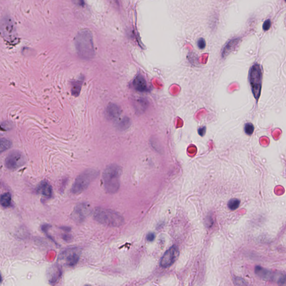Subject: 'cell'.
I'll list each match as a JSON object with an SVG mask.
<instances>
[{"label": "cell", "instance_id": "6da1fadb", "mask_svg": "<svg viewBox=\"0 0 286 286\" xmlns=\"http://www.w3.org/2000/svg\"><path fill=\"white\" fill-rule=\"evenodd\" d=\"M74 43L77 53L82 59L87 60L93 57L95 50L91 31L88 30L79 31L76 36Z\"/></svg>", "mask_w": 286, "mask_h": 286}, {"label": "cell", "instance_id": "7a4b0ae2", "mask_svg": "<svg viewBox=\"0 0 286 286\" xmlns=\"http://www.w3.org/2000/svg\"><path fill=\"white\" fill-rule=\"evenodd\" d=\"M92 216L97 222L110 227H120L125 222L123 216L113 209L96 208L92 211Z\"/></svg>", "mask_w": 286, "mask_h": 286}, {"label": "cell", "instance_id": "3957f363", "mask_svg": "<svg viewBox=\"0 0 286 286\" xmlns=\"http://www.w3.org/2000/svg\"><path fill=\"white\" fill-rule=\"evenodd\" d=\"M122 169L117 164H112L107 166L102 174L103 186L106 191L114 194L119 191Z\"/></svg>", "mask_w": 286, "mask_h": 286}, {"label": "cell", "instance_id": "277c9868", "mask_svg": "<svg viewBox=\"0 0 286 286\" xmlns=\"http://www.w3.org/2000/svg\"><path fill=\"white\" fill-rule=\"evenodd\" d=\"M98 176V172L93 169H88L83 172L76 179L72 187V193L74 194H80L89 186Z\"/></svg>", "mask_w": 286, "mask_h": 286}, {"label": "cell", "instance_id": "5b68a950", "mask_svg": "<svg viewBox=\"0 0 286 286\" xmlns=\"http://www.w3.org/2000/svg\"><path fill=\"white\" fill-rule=\"evenodd\" d=\"M1 34L5 40L11 44L18 43V34L13 21L8 16L3 18L0 21Z\"/></svg>", "mask_w": 286, "mask_h": 286}, {"label": "cell", "instance_id": "8992f818", "mask_svg": "<svg viewBox=\"0 0 286 286\" xmlns=\"http://www.w3.org/2000/svg\"><path fill=\"white\" fill-rule=\"evenodd\" d=\"M262 74L260 66L258 64L253 65L249 73V81L253 96L258 100L261 96L262 89Z\"/></svg>", "mask_w": 286, "mask_h": 286}, {"label": "cell", "instance_id": "52a82bcc", "mask_svg": "<svg viewBox=\"0 0 286 286\" xmlns=\"http://www.w3.org/2000/svg\"><path fill=\"white\" fill-rule=\"evenodd\" d=\"M81 250L78 248H70L62 252L58 258L60 263L68 267H73L78 262Z\"/></svg>", "mask_w": 286, "mask_h": 286}, {"label": "cell", "instance_id": "ba28073f", "mask_svg": "<svg viewBox=\"0 0 286 286\" xmlns=\"http://www.w3.org/2000/svg\"><path fill=\"white\" fill-rule=\"evenodd\" d=\"M25 163V157L20 151H11L6 158V167L10 170H15L19 168Z\"/></svg>", "mask_w": 286, "mask_h": 286}, {"label": "cell", "instance_id": "9c48e42d", "mask_svg": "<svg viewBox=\"0 0 286 286\" xmlns=\"http://www.w3.org/2000/svg\"><path fill=\"white\" fill-rule=\"evenodd\" d=\"M91 212V208L89 204L86 203H81L74 207L73 211L72 213V219L76 222H82Z\"/></svg>", "mask_w": 286, "mask_h": 286}, {"label": "cell", "instance_id": "30bf717a", "mask_svg": "<svg viewBox=\"0 0 286 286\" xmlns=\"http://www.w3.org/2000/svg\"><path fill=\"white\" fill-rule=\"evenodd\" d=\"M179 252L178 248L173 245L167 250L161 258L160 265L163 268H168L173 264L178 258Z\"/></svg>", "mask_w": 286, "mask_h": 286}, {"label": "cell", "instance_id": "8fae6325", "mask_svg": "<svg viewBox=\"0 0 286 286\" xmlns=\"http://www.w3.org/2000/svg\"><path fill=\"white\" fill-rule=\"evenodd\" d=\"M62 274V271L58 264H54L50 266L47 271V278L51 284H55L58 282Z\"/></svg>", "mask_w": 286, "mask_h": 286}, {"label": "cell", "instance_id": "7c38bea8", "mask_svg": "<svg viewBox=\"0 0 286 286\" xmlns=\"http://www.w3.org/2000/svg\"><path fill=\"white\" fill-rule=\"evenodd\" d=\"M255 273L257 276L265 281H270L273 280L275 278L277 279V275L275 276L271 271H269L266 268H262L260 266L256 267L255 268Z\"/></svg>", "mask_w": 286, "mask_h": 286}, {"label": "cell", "instance_id": "4fadbf2b", "mask_svg": "<svg viewBox=\"0 0 286 286\" xmlns=\"http://www.w3.org/2000/svg\"><path fill=\"white\" fill-rule=\"evenodd\" d=\"M106 114L109 120H115L120 117L121 110L118 105L111 103L107 106Z\"/></svg>", "mask_w": 286, "mask_h": 286}, {"label": "cell", "instance_id": "5bb4252c", "mask_svg": "<svg viewBox=\"0 0 286 286\" xmlns=\"http://www.w3.org/2000/svg\"><path fill=\"white\" fill-rule=\"evenodd\" d=\"M133 86L139 92H145L147 90L146 79L141 75H138L133 81Z\"/></svg>", "mask_w": 286, "mask_h": 286}, {"label": "cell", "instance_id": "9a60e30c", "mask_svg": "<svg viewBox=\"0 0 286 286\" xmlns=\"http://www.w3.org/2000/svg\"><path fill=\"white\" fill-rule=\"evenodd\" d=\"M38 190L39 193L46 197H50L52 195V188L46 182H42L39 186Z\"/></svg>", "mask_w": 286, "mask_h": 286}, {"label": "cell", "instance_id": "2e32d148", "mask_svg": "<svg viewBox=\"0 0 286 286\" xmlns=\"http://www.w3.org/2000/svg\"><path fill=\"white\" fill-rule=\"evenodd\" d=\"M239 40H240L238 39H235L231 40L227 44V45L225 46V48L223 49V51L222 53V56L223 58L227 56L228 54H229L230 52L232 51V50L236 48V47L237 46L238 44L239 43Z\"/></svg>", "mask_w": 286, "mask_h": 286}, {"label": "cell", "instance_id": "e0dca14e", "mask_svg": "<svg viewBox=\"0 0 286 286\" xmlns=\"http://www.w3.org/2000/svg\"><path fill=\"white\" fill-rule=\"evenodd\" d=\"M11 202V195L10 193H5L0 197V204L3 207H8Z\"/></svg>", "mask_w": 286, "mask_h": 286}, {"label": "cell", "instance_id": "ac0fdd59", "mask_svg": "<svg viewBox=\"0 0 286 286\" xmlns=\"http://www.w3.org/2000/svg\"><path fill=\"white\" fill-rule=\"evenodd\" d=\"M131 125V121L130 119L128 118H123L120 120L117 124V127L120 130L124 131L127 130L130 127Z\"/></svg>", "mask_w": 286, "mask_h": 286}, {"label": "cell", "instance_id": "d6986e66", "mask_svg": "<svg viewBox=\"0 0 286 286\" xmlns=\"http://www.w3.org/2000/svg\"><path fill=\"white\" fill-rule=\"evenodd\" d=\"M12 143L10 141L5 138L0 139V154L10 148Z\"/></svg>", "mask_w": 286, "mask_h": 286}, {"label": "cell", "instance_id": "ffe728a7", "mask_svg": "<svg viewBox=\"0 0 286 286\" xmlns=\"http://www.w3.org/2000/svg\"><path fill=\"white\" fill-rule=\"evenodd\" d=\"M82 82H74L73 84L72 85V93L73 95L75 96H77L79 95V92L81 91V87H82Z\"/></svg>", "mask_w": 286, "mask_h": 286}, {"label": "cell", "instance_id": "44dd1931", "mask_svg": "<svg viewBox=\"0 0 286 286\" xmlns=\"http://www.w3.org/2000/svg\"><path fill=\"white\" fill-rule=\"evenodd\" d=\"M240 204V201L238 199H231L228 202V207L231 210H235L237 209Z\"/></svg>", "mask_w": 286, "mask_h": 286}, {"label": "cell", "instance_id": "7402d4cb", "mask_svg": "<svg viewBox=\"0 0 286 286\" xmlns=\"http://www.w3.org/2000/svg\"><path fill=\"white\" fill-rule=\"evenodd\" d=\"M244 130L246 134L252 135L254 130V127L252 124L247 123L245 124Z\"/></svg>", "mask_w": 286, "mask_h": 286}, {"label": "cell", "instance_id": "603a6c76", "mask_svg": "<svg viewBox=\"0 0 286 286\" xmlns=\"http://www.w3.org/2000/svg\"><path fill=\"white\" fill-rule=\"evenodd\" d=\"M11 128H12V126L11 125L10 123H8V122L1 123L0 124V130L1 131H6L9 130Z\"/></svg>", "mask_w": 286, "mask_h": 286}, {"label": "cell", "instance_id": "cb8c5ba5", "mask_svg": "<svg viewBox=\"0 0 286 286\" xmlns=\"http://www.w3.org/2000/svg\"><path fill=\"white\" fill-rule=\"evenodd\" d=\"M286 276L284 274H281L278 279V283L279 286H286Z\"/></svg>", "mask_w": 286, "mask_h": 286}, {"label": "cell", "instance_id": "d4e9b609", "mask_svg": "<svg viewBox=\"0 0 286 286\" xmlns=\"http://www.w3.org/2000/svg\"><path fill=\"white\" fill-rule=\"evenodd\" d=\"M197 45L199 46V48L201 49H204L206 46V42H205L204 39H199V40L197 41Z\"/></svg>", "mask_w": 286, "mask_h": 286}, {"label": "cell", "instance_id": "484cf974", "mask_svg": "<svg viewBox=\"0 0 286 286\" xmlns=\"http://www.w3.org/2000/svg\"><path fill=\"white\" fill-rule=\"evenodd\" d=\"M271 26V21L269 19H268L264 21L263 24V28L265 31L268 30L270 28Z\"/></svg>", "mask_w": 286, "mask_h": 286}, {"label": "cell", "instance_id": "4316f807", "mask_svg": "<svg viewBox=\"0 0 286 286\" xmlns=\"http://www.w3.org/2000/svg\"><path fill=\"white\" fill-rule=\"evenodd\" d=\"M155 238H156V235L154 234V233L149 232L148 234V235H146V240L149 242H152L155 239Z\"/></svg>", "mask_w": 286, "mask_h": 286}, {"label": "cell", "instance_id": "83f0119b", "mask_svg": "<svg viewBox=\"0 0 286 286\" xmlns=\"http://www.w3.org/2000/svg\"><path fill=\"white\" fill-rule=\"evenodd\" d=\"M235 282L236 284V285H238V286H241L245 284V281H244L243 279L240 278H236Z\"/></svg>", "mask_w": 286, "mask_h": 286}, {"label": "cell", "instance_id": "f1b7e54d", "mask_svg": "<svg viewBox=\"0 0 286 286\" xmlns=\"http://www.w3.org/2000/svg\"><path fill=\"white\" fill-rule=\"evenodd\" d=\"M206 128L204 126L203 128H199V134L201 136L204 135L205 132H206Z\"/></svg>", "mask_w": 286, "mask_h": 286}, {"label": "cell", "instance_id": "f546056e", "mask_svg": "<svg viewBox=\"0 0 286 286\" xmlns=\"http://www.w3.org/2000/svg\"><path fill=\"white\" fill-rule=\"evenodd\" d=\"M63 238L65 240H70V236L69 235H64Z\"/></svg>", "mask_w": 286, "mask_h": 286}, {"label": "cell", "instance_id": "4dcf8cb0", "mask_svg": "<svg viewBox=\"0 0 286 286\" xmlns=\"http://www.w3.org/2000/svg\"><path fill=\"white\" fill-rule=\"evenodd\" d=\"M3 282V277H2V276H1V272H0V283Z\"/></svg>", "mask_w": 286, "mask_h": 286}, {"label": "cell", "instance_id": "1f68e13d", "mask_svg": "<svg viewBox=\"0 0 286 286\" xmlns=\"http://www.w3.org/2000/svg\"></svg>", "mask_w": 286, "mask_h": 286}]
</instances>
